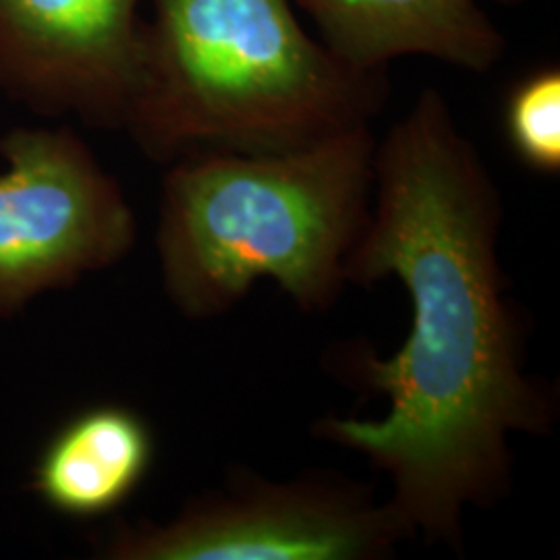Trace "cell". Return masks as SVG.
<instances>
[{
    "label": "cell",
    "instance_id": "obj_5",
    "mask_svg": "<svg viewBox=\"0 0 560 560\" xmlns=\"http://www.w3.org/2000/svg\"><path fill=\"white\" fill-rule=\"evenodd\" d=\"M0 154V318H9L119 264L138 221L117 179L67 127H18Z\"/></svg>",
    "mask_w": 560,
    "mask_h": 560
},
{
    "label": "cell",
    "instance_id": "obj_10",
    "mask_svg": "<svg viewBox=\"0 0 560 560\" xmlns=\"http://www.w3.org/2000/svg\"><path fill=\"white\" fill-rule=\"evenodd\" d=\"M494 4H504V7H513V4H520L523 0H490Z\"/></svg>",
    "mask_w": 560,
    "mask_h": 560
},
{
    "label": "cell",
    "instance_id": "obj_2",
    "mask_svg": "<svg viewBox=\"0 0 560 560\" xmlns=\"http://www.w3.org/2000/svg\"><path fill=\"white\" fill-rule=\"evenodd\" d=\"M376 143L361 125L282 152L171 162L156 233L168 300L210 320L270 279L303 312L330 310L370 219Z\"/></svg>",
    "mask_w": 560,
    "mask_h": 560
},
{
    "label": "cell",
    "instance_id": "obj_8",
    "mask_svg": "<svg viewBox=\"0 0 560 560\" xmlns=\"http://www.w3.org/2000/svg\"><path fill=\"white\" fill-rule=\"evenodd\" d=\"M154 455L152 428L138 411L115 402L92 405L46 442L32 490L57 515L98 520L138 492Z\"/></svg>",
    "mask_w": 560,
    "mask_h": 560
},
{
    "label": "cell",
    "instance_id": "obj_4",
    "mask_svg": "<svg viewBox=\"0 0 560 560\" xmlns=\"http://www.w3.org/2000/svg\"><path fill=\"white\" fill-rule=\"evenodd\" d=\"M409 540L386 502L335 476L270 481L235 474L166 523L122 525L113 560H376Z\"/></svg>",
    "mask_w": 560,
    "mask_h": 560
},
{
    "label": "cell",
    "instance_id": "obj_6",
    "mask_svg": "<svg viewBox=\"0 0 560 560\" xmlns=\"http://www.w3.org/2000/svg\"><path fill=\"white\" fill-rule=\"evenodd\" d=\"M140 0H0V94L125 129L143 52Z\"/></svg>",
    "mask_w": 560,
    "mask_h": 560
},
{
    "label": "cell",
    "instance_id": "obj_9",
    "mask_svg": "<svg viewBox=\"0 0 560 560\" xmlns=\"http://www.w3.org/2000/svg\"><path fill=\"white\" fill-rule=\"evenodd\" d=\"M504 136L515 156L540 175L560 173V69L548 65L513 85L504 102Z\"/></svg>",
    "mask_w": 560,
    "mask_h": 560
},
{
    "label": "cell",
    "instance_id": "obj_7",
    "mask_svg": "<svg viewBox=\"0 0 560 560\" xmlns=\"http://www.w3.org/2000/svg\"><path fill=\"white\" fill-rule=\"evenodd\" d=\"M300 7L318 27L322 44L361 71L428 57L486 73L506 52L480 0H300Z\"/></svg>",
    "mask_w": 560,
    "mask_h": 560
},
{
    "label": "cell",
    "instance_id": "obj_3",
    "mask_svg": "<svg viewBox=\"0 0 560 560\" xmlns=\"http://www.w3.org/2000/svg\"><path fill=\"white\" fill-rule=\"evenodd\" d=\"M386 71L337 59L291 0H154L125 131L159 162L282 152L370 125Z\"/></svg>",
    "mask_w": 560,
    "mask_h": 560
},
{
    "label": "cell",
    "instance_id": "obj_1",
    "mask_svg": "<svg viewBox=\"0 0 560 560\" xmlns=\"http://www.w3.org/2000/svg\"><path fill=\"white\" fill-rule=\"evenodd\" d=\"M502 196L439 90H423L376 143L370 219L349 284L395 277L411 328L395 355H342L353 384L388 399L381 420L322 418L316 436L363 455L390 481L409 538L459 548L467 509L511 488V436L548 434L555 400L525 372L517 310L504 295Z\"/></svg>",
    "mask_w": 560,
    "mask_h": 560
}]
</instances>
